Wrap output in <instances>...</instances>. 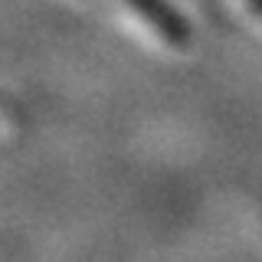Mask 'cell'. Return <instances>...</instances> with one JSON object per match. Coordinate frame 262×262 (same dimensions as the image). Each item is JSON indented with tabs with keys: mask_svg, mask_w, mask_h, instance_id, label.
I'll return each mask as SVG.
<instances>
[{
	"mask_svg": "<svg viewBox=\"0 0 262 262\" xmlns=\"http://www.w3.org/2000/svg\"><path fill=\"white\" fill-rule=\"evenodd\" d=\"M138 7H141V13L147 16V20H154L161 30H170V33H177V27H174V20H170V13H164L154 0H135Z\"/></svg>",
	"mask_w": 262,
	"mask_h": 262,
	"instance_id": "cell-1",
	"label": "cell"
}]
</instances>
